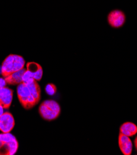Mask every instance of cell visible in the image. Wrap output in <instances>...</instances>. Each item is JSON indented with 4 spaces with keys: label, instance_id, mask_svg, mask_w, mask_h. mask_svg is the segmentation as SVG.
<instances>
[{
    "label": "cell",
    "instance_id": "277c9868",
    "mask_svg": "<svg viewBox=\"0 0 137 155\" xmlns=\"http://www.w3.org/2000/svg\"><path fill=\"white\" fill-rule=\"evenodd\" d=\"M17 94L19 102L26 110H30L38 104L34 97L31 94L28 86L23 83L18 85Z\"/></svg>",
    "mask_w": 137,
    "mask_h": 155
},
{
    "label": "cell",
    "instance_id": "2e32d148",
    "mask_svg": "<svg viewBox=\"0 0 137 155\" xmlns=\"http://www.w3.org/2000/svg\"><path fill=\"white\" fill-rule=\"evenodd\" d=\"M4 107L0 104V117H1L3 114V113H4Z\"/></svg>",
    "mask_w": 137,
    "mask_h": 155
},
{
    "label": "cell",
    "instance_id": "5b68a950",
    "mask_svg": "<svg viewBox=\"0 0 137 155\" xmlns=\"http://www.w3.org/2000/svg\"><path fill=\"white\" fill-rule=\"evenodd\" d=\"M125 13L119 9H114L108 15V22L109 25L114 28L122 27L126 22Z\"/></svg>",
    "mask_w": 137,
    "mask_h": 155
},
{
    "label": "cell",
    "instance_id": "7a4b0ae2",
    "mask_svg": "<svg viewBox=\"0 0 137 155\" xmlns=\"http://www.w3.org/2000/svg\"><path fill=\"white\" fill-rule=\"evenodd\" d=\"M38 112L41 117L48 121L56 119L60 114V106L57 102L53 100H47L40 104Z\"/></svg>",
    "mask_w": 137,
    "mask_h": 155
},
{
    "label": "cell",
    "instance_id": "ba28073f",
    "mask_svg": "<svg viewBox=\"0 0 137 155\" xmlns=\"http://www.w3.org/2000/svg\"><path fill=\"white\" fill-rule=\"evenodd\" d=\"M13 98V90L7 87L0 88V104L4 109H9L10 107Z\"/></svg>",
    "mask_w": 137,
    "mask_h": 155
},
{
    "label": "cell",
    "instance_id": "52a82bcc",
    "mask_svg": "<svg viewBox=\"0 0 137 155\" xmlns=\"http://www.w3.org/2000/svg\"><path fill=\"white\" fill-rule=\"evenodd\" d=\"M118 143L121 152L124 155H130L132 154L133 143L129 137L119 133Z\"/></svg>",
    "mask_w": 137,
    "mask_h": 155
},
{
    "label": "cell",
    "instance_id": "9a60e30c",
    "mask_svg": "<svg viewBox=\"0 0 137 155\" xmlns=\"http://www.w3.org/2000/svg\"><path fill=\"white\" fill-rule=\"evenodd\" d=\"M6 84H7V82H6L5 79L0 78V88L5 87Z\"/></svg>",
    "mask_w": 137,
    "mask_h": 155
},
{
    "label": "cell",
    "instance_id": "6da1fadb",
    "mask_svg": "<svg viewBox=\"0 0 137 155\" xmlns=\"http://www.w3.org/2000/svg\"><path fill=\"white\" fill-rule=\"evenodd\" d=\"M25 60L21 56L18 54H10L3 61L1 67L2 74L5 77L10 75L24 68Z\"/></svg>",
    "mask_w": 137,
    "mask_h": 155
},
{
    "label": "cell",
    "instance_id": "7c38bea8",
    "mask_svg": "<svg viewBox=\"0 0 137 155\" xmlns=\"http://www.w3.org/2000/svg\"><path fill=\"white\" fill-rule=\"evenodd\" d=\"M27 85L29 88V90L30 92H31V94L34 97L36 101L38 103L41 98V89L40 85L37 83V81L35 80L34 82Z\"/></svg>",
    "mask_w": 137,
    "mask_h": 155
},
{
    "label": "cell",
    "instance_id": "9c48e42d",
    "mask_svg": "<svg viewBox=\"0 0 137 155\" xmlns=\"http://www.w3.org/2000/svg\"><path fill=\"white\" fill-rule=\"evenodd\" d=\"M27 71L24 68L21 70L11 74L10 75L5 77V80L8 84L9 85H19L22 82V76Z\"/></svg>",
    "mask_w": 137,
    "mask_h": 155
},
{
    "label": "cell",
    "instance_id": "3957f363",
    "mask_svg": "<svg viewBox=\"0 0 137 155\" xmlns=\"http://www.w3.org/2000/svg\"><path fill=\"white\" fill-rule=\"evenodd\" d=\"M18 147L16 138L10 132L0 134V155H14Z\"/></svg>",
    "mask_w": 137,
    "mask_h": 155
},
{
    "label": "cell",
    "instance_id": "8992f818",
    "mask_svg": "<svg viewBox=\"0 0 137 155\" xmlns=\"http://www.w3.org/2000/svg\"><path fill=\"white\" fill-rule=\"evenodd\" d=\"M14 126V118L10 113H4L0 117V130L3 133L10 132L13 129Z\"/></svg>",
    "mask_w": 137,
    "mask_h": 155
},
{
    "label": "cell",
    "instance_id": "30bf717a",
    "mask_svg": "<svg viewBox=\"0 0 137 155\" xmlns=\"http://www.w3.org/2000/svg\"><path fill=\"white\" fill-rule=\"evenodd\" d=\"M120 133L129 137L137 134V126L133 122H126L120 127Z\"/></svg>",
    "mask_w": 137,
    "mask_h": 155
},
{
    "label": "cell",
    "instance_id": "8fae6325",
    "mask_svg": "<svg viewBox=\"0 0 137 155\" xmlns=\"http://www.w3.org/2000/svg\"><path fill=\"white\" fill-rule=\"evenodd\" d=\"M27 69L32 73L35 81H41L43 77V69L40 64L34 62L28 63L27 64Z\"/></svg>",
    "mask_w": 137,
    "mask_h": 155
},
{
    "label": "cell",
    "instance_id": "4fadbf2b",
    "mask_svg": "<svg viewBox=\"0 0 137 155\" xmlns=\"http://www.w3.org/2000/svg\"><path fill=\"white\" fill-rule=\"evenodd\" d=\"M35 81L34 75L32 73L27 69V71L25 72L22 76V83L28 85L30 83H32Z\"/></svg>",
    "mask_w": 137,
    "mask_h": 155
},
{
    "label": "cell",
    "instance_id": "5bb4252c",
    "mask_svg": "<svg viewBox=\"0 0 137 155\" xmlns=\"http://www.w3.org/2000/svg\"><path fill=\"white\" fill-rule=\"evenodd\" d=\"M45 91L48 95H54L57 92V87L53 84H48L45 87Z\"/></svg>",
    "mask_w": 137,
    "mask_h": 155
},
{
    "label": "cell",
    "instance_id": "e0dca14e",
    "mask_svg": "<svg viewBox=\"0 0 137 155\" xmlns=\"http://www.w3.org/2000/svg\"><path fill=\"white\" fill-rule=\"evenodd\" d=\"M134 144H135V148L137 151V137L135 138V140H134Z\"/></svg>",
    "mask_w": 137,
    "mask_h": 155
}]
</instances>
